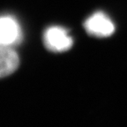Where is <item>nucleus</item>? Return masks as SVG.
Here are the masks:
<instances>
[{
	"label": "nucleus",
	"mask_w": 127,
	"mask_h": 127,
	"mask_svg": "<svg viewBox=\"0 0 127 127\" xmlns=\"http://www.w3.org/2000/svg\"><path fill=\"white\" fill-rule=\"evenodd\" d=\"M44 46L53 52H64L71 49L73 41L66 29L61 27H50L43 34Z\"/></svg>",
	"instance_id": "nucleus-1"
},
{
	"label": "nucleus",
	"mask_w": 127,
	"mask_h": 127,
	"mask_svg": "<svg viewBox=\"0 0 127 127\" xmlns=\"http://www.w3.org/2000/svg\"><path fill=\"white\" fill-rule=\"evenodd\" d=\"M20 24L11 16L0 17V48H13L21 42Z\"/></svg>",
	"instance_id": "nucleus-2"
},
{
	"label": "nucleus",
	"mask_w": 127,
	"mask_h": 127,
	"mask_svg": "<svg viewBox=\"0 0 127 127\" xmlns=\"http://www.w3.org/2000/svg\"><path fill=\"white\" fill-rule=\"evenodd\" d=\"M84 28L89 34L96 37H108L115 32V25L107 14L97 12L84 22Z\"/></svg>",
	"instance_id": "nucleus-3"
},
{
	"label": "nucleus",
	"mask_w": 127,
	"mask_h": 127,
	"mask_svg": "<svg viewBox=\"0 0 127 127\" xmlns=\"http://www.w3.org/2000/svg\"><path fill=\"white\" fill-rule=\"evenodd\" d=\"M19 64V55L13 48H0V79L13 73Z\"/></svg>",
	"instance_id": "nucleus-4"
}]
</instances>
